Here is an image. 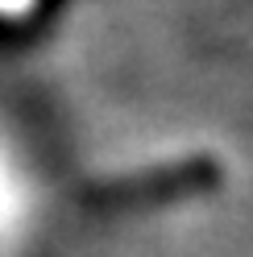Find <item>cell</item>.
Masks as SVG:
<instances>
[{
    "instance_id": "cell-1",
    "label": "cell",
    "mask_w": 253,
    "mask_h": 257,
    "mask_svg": "<svg viewBox=\"0 0 253 257\" xmlns=\"http://www.w3.org/2000/svg\"><path fill=\"white\" fill-rule=\"evenodd\" d=\"M46 174L29 146L0 124V257H21L46 220Z\"/></svg>"
}]
</instances>
